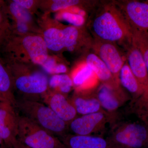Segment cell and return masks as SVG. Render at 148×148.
<instances>
[{"instance_id": "obj_31", "label": "cell", "mask_w": 148, "mask_h": 148, "mask_svg": "<svg viewBox=\"0 0 148 148\" xmlns=\"http://www.w3.org/2000/svg\"><path fill=\"white\" fill-rule=\"evenodd\" d=\"M20 148H29L28 147H25V146H23V145H21V147Z\"/></svg>"}, {"instance_id": "obj_1", "label": "cell", "mask_w": 148, "mask_h": 148, "mask_svg": "<svg viewBox=\"0 0 148 148\" xmlns=\"http://www.w3.org/2000/svg\"><path fill=\"white\" fill-rule=\"evenodd\" d=\"M94 38L120 45L127 49L132 44L131 27L115 2L103 4L90 23Z\"/></svg>"}, {"instance_id": "obj_10", "label": "cell", "mask_w": 148, "mask_h": 148, "mask_svg": "<svg viewBox=\"0 0 148 148\" xmlns=\"http://www.w3.org/2000/svg\"><path fill=\"white\" fill-rule=\"evenodd\" d=\"M44 102L61 120L67 124L77 117V114L70 99L65 94L58 92L42 95Z\"/></svg>"}, {"instance_id": "obj_17", "label": "cell", "mask_w": 148, "mask_h": 148, "mask_svg": "<svg viewBox=\"0 0 148 148\" xmlns=\"http://www.w3.org/2000/svg\"><path fill=\"white\" fill-rule=\"evenodd\" d=\"M22 45L33 63L42 65L47 60L48 48L43 38L28 36L23 39Z\"/></svg>"}, {"instance_id": "obj_20", "label": "cell", "mask_w": 148, "mask_h": 148, "mask_svg": "<svg viewBox=\"0 0 148 148\" xmlns=\"http://www.w3.org/2000/svg\"><path fill=\"white\" fill-rule=\"evenodd\" d=\"M43 39L48 49L58 51L65 48L62 29L51 28L47 29L44 33Z\"/></svg>"}, {"instance_id": "obj_25", "label": "cell", "mask_w": 148, "mask_h": 148, "mask_svg": "<svg viewBox=\"0 0 148 148\" xmlns=\"http://www.w3.org/2000/svg\"><path fill=\"white\" fill-rule=\"evenodd\" d=\"M10 36L8 22L3 12L0 8V45L6 42Z\"/></svg>"}, {"instance_id": "obj_7", "label": "cell", "mask_w": 148, "mask_h": 148, "mask_svg": "<svg viewBox=\"0 0 148 148\" xmlns=\"http://www.w3.org/2000/svg\"><path fill=\"white\" fill-rule=\"evenodd\" d=\"M91 48L92 53L103 61L116 79L119 82L120 72L126 58L119 49L116 44L93 38Z\"/></svg>"}, {"instance_id": "obj_5", "label": "cell", "mask_w": 148, "mask_h": 148, "mask_svg": "<svg viewBox=\"0 0 148 148\" xmlns=\"http://www.w3.org/2000/svg\"><path fill=\"white\" fill-rule=\"evenodd\" d=\"M118 117L117 112L100 111L77 116L69 123V128L75 135L102 136L108 125L112 127L117 122Z\"/></svg>"}, {"instance_id": "obj_33", "label": "cell", "mask_w": 148, "mask_h": 148, "mask_svg": "<svg viewBox=\"0 0 148 148\" xmlns=\"http://www.w3.org/2000/svg\"><path fill=\"white\" fill-rule=\"evenodd\" d=\"M147 1L148 2V1Z\"/></svg>"}, {"instance_id": "obj_8", "label": "cell", "mask_w": 148, "mask_h": 148, "mask_svg": "<svg viewBox=\"0 0 148 148\" xmlns=\"http://www.w3.org/2000/svg\"><path fill=\"white\" fill-rule=\"evenodd\" d=\"M18 115L14 107L5 102H0V138L8 148H20L18 140Z\"/></svg>"}, {"instance_id": "obj_6", "label": "cell", "mask_w": 148, "mask_h": 148, "mask_svg": "<svg viewBox=\"0 0 148 148\" xmlns=\"http://www.w3.org/2000/svg\"><path fill=\"white\" fill-rule=\"evenodd\" d=\"M8 69L14 87L21 93L27 95H42L47 90L49 79L45 73L36 71L22 74L11 65Z\"/></svg>"}, {"instance_id": "obj_32", "label": "cell", "mask_w": 148, "mask_h": 148, "mask_svg": "<svg viewBox=\"0 0 148 148\" xmlns=\"http://www.w3.org/2000/svg\"><path fill=\"white\" fill-rule=\"evenodd\" d=\"M3 142L2 140L1 139V138H0V145H1V144L2 142Z\"/></svg>"}, {"instance_id": "obj_14", "label": "cell", "mask_w": 148, "mask_h": 148, "mask_svg": "<svg viewBox=\"0 0 148 148\" xmlns=\"http://www.w3.org/2000/svg\"><path fill=\"white\" fill-rule=\"evenodd\" d=\"M126 61L131 71L145 90L148 87L147 68L141 53L132 43L126 49Z\"/></svg>"}, {"instance_id": "obj_19", "label": "cell", "mask_w": 148, "mask_h": 148, "mask_svg": "<svg viewBox=\"0 0 148 148\" xmlns=\"http://www.w3.org/2000/svg\"><path fill=\"white\" fill-rule=\"evenodd\" d=\"M13 88L10 72L0 60V102H7L16 108Z\"/></svg>"}, {"instance_id": "obj_9", "label": "cell", "mask_w": 148, "mask_h": 148, "mask_svg": "<svg viewBox=\"0 0 148 148\" xmlns=\"http://www.w3.org/2000/svg\"><path fill=\"white\" fill-rule=\"evenodd\" d=\"M132 29L148 37V2L122 1L115 2Z\"/></svg>"}, {"instance_id": "obj_4", "label": "cell", "mask_w": 148, "mask_h": 148, "mask_svg": "<svg viewBox=\"0 0 148 148\" xmlns=\"http://www.w3.org/2000/svg\"><path fill=\"white\" fill-rule=\"evenodd\" d=\"M18 140L29 148H66L60 139L23 115H18Z\"/></svg>"}, {"instance_id": "obj_2", "label": "cell", "mask_w": 148, "mask_h": 148, "mask_svg": "<svg viewBox=\"0 0 148 148\" xmlns=\"http://www.w3.org/2000/svg\"><path fill=\"white\" fill-rule=\"evenodd\" d=\"M16 108L33 122L59 138L67 134L69 125L61 120L47 106L33 99L16 100Z\"/></svg>"}, {"instance_id": "obj_13", "label": "cell", "mask_w": 148, "mask_h": 148, "mask_svg": "<svg viewBox=\"0 0 148 148\" xmlns=\"http://www.w3.org/2000/svg\"><path fill=\"white\" fill-rule=\"evenodd\" d=\"M60 139L66 148H114L102 136L66 134Z\"/></svg>"}, {"instance_id": "obj_11", "label": "cell", "mask_w": 148, "mask_h": 148, "mask_svg": "<svg viewBox=\"0 0 148 148\" xmlns=\"http://www.w3.org/2000/svg\"><path fill=\"white\" fill-rule=\"evenodd\" d=\"M96 94L103 110L110 113H116L118 109L131 101V96L123 88L114 90L101 83L97 88Z\"/></svg>"}, {"instance_id": "obj_28", "label": "cell", "mask_w": 148, "mask_h": 148, "mask_svg": "<svg viewBox=\"0 0 148 148\" xmlns=\"http://www.w3.org/2000/svg\"><path fill=\"white\" fill-rule=\"evenodd\" d=\"M13 1L27 10L31 8L34 4V1L30 0H14Z\"/></svg>"}, {"instance_id": "obj_29", "label": "cell", "mask_w": 148, "mask_h": 148, "mask_svg": "<svg viewBox=\"0 0 148 148\" xmlns=\"http://www.w3.org/2000/svg\"><path fill=\"white\" fill-rule=\"evenodd\" d=\"M16 29L20 33H26L28 30L27 23L21 21H16Z\"/></svg>"}, {"instance_id": "obj_3", "label": "cell", "mask_w": 148, "mask_h": 148, "mask_svg": "<svg viewBox=\"0 0 148 148\" xmlns=\"http://www.w3.org/2000/svg\"><path fill=\"white\" fill-rule=\"evenodd\" d=\"M107 139L114 148H148V126L142 121L117 122Z\"/></svg>"}, {"instance_id": "obj_16", "label": "cell", "mask_w": 148, "mask_h": 148, "mask_svg": "<svg viewBox=\"0 0 148 148\" xmlns=\"http://www.w3.org/2000/svg\"><path fill=\"white\" fill-rule=\"evenodd\" d=\"M75 90L96 89L100 84L97 76L85 61L74 71L71 77Z\"/></svg>"}, {"instance_id": "obj_27", "label": "cell", "mask_w": 148, "mask_h": 148, "mask_svg": "<svg viewBox=\"0 0 148 148\" xmlns=\"http://www.w3.org/2000/svg\"><path fill=\"white\" fill-rule=\"evenodd\" d=\"M83 2L77 0H56L53 1L51 8L52 10L57 11L79 5Z\"/></svg>"}, {"instance_id": "obj_22", "label": "cell", "mask_w": 148, "mask_h": 148, "mask_svg": "<svg viewBox=\"0 0 148 148\" xmlns=\"http://www.w3.org/2000/svg\"><path fill=\"white\" fill-rule=\"evenodd\" d=\"M132 29V43L143 56L148 71V37L135 29Z\"/></svg>"}, {"instance_id": "obj_15", "label": "cell", "mask_w": 148, "mask_h": 148, "mask_svg": "<svg viewBox=\"0 0 148 148\" xmlns=\"http://www.w3.org/2000/svg\"><path fill=\"white\" fill-rule=\"evenodd\" d=\"M85 62L95 73L101 84L114 90L122 88L106 64L95 53H88Z\"/></svg>"}, {"instance_id": "obj_26", "label": "cell", "mask_w": 148, "mask_h": 148, "mask_svg": "<svg viewBox=\"0 0 148 148\" xmlns=\"http://www.w3.org/2000/svg\"><path fill=\"white\" fill-rule=\"evenodd\" d=\"M61 18L63 20L73 26L79 27L83 25L85 21L84 16L79 13H73L69 12H64L61 14Z\"/></svg>"}, {"instance_id": "obj_18", "label": "cell", "mask_w": 148, "mask_h": 148, "mask_svg": "<svg viewBox=\"0 0 148 148\" xmlns=\"http://www.w3.org/2000/svg\"><path fill=\"white\" fill-rule=\"evenodd\" d=\"M119 80L121 86L130 93L131 101L137 100L142 96L145 90L132 73L127 61L120 72Z\"/></svg>"}, {"instance_id": "obj_21", "label": "cell", "mask_w": 148, "mask_h": 148, "mask_svg": "<svg viewBox=\"0 0 148 148\" xmlns=\"http://www.w3.org/2000/svg\"><path fill=\"white\" fill-rule=\"evenodd\" d=\"M49 86L56 89V92L66 95L71 91L73 86L71 77L61 74L53 75L49 81Z\"/></svg>"}, {"instance_id": "obj_23", "label": "cell", "mask_w": 148, "mask_h": 148, "mask_svg": "<svg viewBox=\"0 0 148 148\" xmlns=\"http://www.w3.org/2000/svg\"><path fill=\"white\" fill-rule=\"evenodd\" d=\"M9 12L15 21L28 23L32 19V16L27 9L17 4L13 1L8 6Z\"/></svg>"}, {"instance_id": "obj_30", "label": "cell", "mask_w": 148, "mask_h": 148, "mask_svg": "<svg viewBox=\"0 0 148 148\" xmlns=\"http://www.w3.org/2000/svg\"><path fill=\"white\" fill-rule=\"evenodd\" d=\"M139 98L143 100H148V87L145 90L142 96Z\"/></svg>"}, {"instance_id": "obj_12", "label": "cell", "mask_w": 148, "mask_h": 148, "mask_svg": "<svg viewBox=\"0 0 148 148\" xmlns=\"http://www.w3.org/2000/svg\"><path fill=\"white\" fill-rule=\"evenodd\" d=\"M97 88L90 90H75L70 100L77 114L84 115L104 110L97 97Z\"/></svg>"}, {"instance_id": "obj_24", "label": "cell", "mask_w": 148, "mask_h": 148, "mask_svg": "<svg viewBox=\"0 0 148 148\" xmlns=\"http://www.w3.org/2000/svg\"><path fill=\"white\" fill-rule=\"evenodd\" d=\"M45 71L50 74H61L67 71V68L65 65L57 64L53 58H47L44 64L42 65Z\"/></svg>"}]
</instances>
